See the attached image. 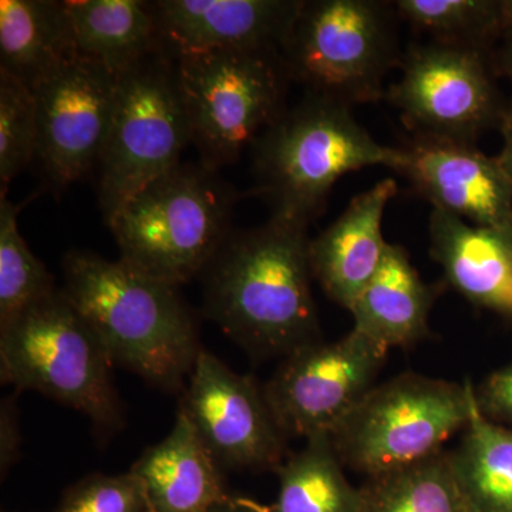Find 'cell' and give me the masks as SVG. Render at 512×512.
<instances>
[{
  "mask_svg": "<svg viewBox=\"0 0 512 512\" xmlns=\"http://www.w3.org/2000/svg\"><path fill=\"white\" fill-rule=\"evenodd\" d=\"M309 247L308 228L272 217L231 232L201 274L208 318L258 357L320 340Z\"/></svg>",
  "mask_w": 512,
  "mask_h": 512,
  "instance_id": "6da1fadb",
  "label": "cell"
},
{
  "mask_svg": "<svg viewBox=\"0 0 512 512\" xmlns=\"http://www.w3.org/2000/svg\"><path fill=\"white\" fill-rule=\"evenodd\" d=\"M64 295L99 336L113 365L161 390H180L200 355L198 329L175 286L123 259L87 251L63 258Z\"/></svg>",
  "mask_w": 512,
  "mask_h": 512,
  "instance_id": "7a4b0ae2",
  "label": "cell"
},
{
  "mask_svg": "<svg viewBox=\"0 0 512 512\" xmlns=\"http://www.w3.org/2000/svg\"><path fill=\"white\" fill-rule=\"evenodd\" d=\"M350 109L308 93L256 138V194L268 200L272 218L308 228L343 175L376 165L397 170L400 148L377 143Z\"/></svg>",
  "mask_w": 512,
  "mask_h": 512,
  "instance_id": "3957f363",
  "label": "cell"
},
{
  "mask_svg": "<svg viewBox=\"0 0 512 512\" xmlns=\"http://www.w3.org/2000/svg\"><path fill=\"white\" fill-rule=\"evenodd\" d=\"M238 200L220 171L180 163L134 195L107 225L120 259L178 288L202 274L227 241Z\"/></svg>",
  "mask_w": 512,
  "mask_h": 512,
  "instance_id": "277c9868",
  "label": "cell"
},
{
  "mask_svg": "<svg viewBox=\"0 0 512 512\" xmlns=\"http://www.w3.org/2000/svg\"><path fill=\"white\" fill-rule=\"evenodd\" d=\"M111 366L99 336L59 289L0 326L2 383L52 397L104 434L124 426Z\"/></svg>",
  "mask_w": 512,
  "mask_h": 512,
  "instance_id": "5b68a950",
  "label": "cell"
},
{
  "mask_svg": "<svg viewBox=\"0 0 512 512\" xmlns=\"http://www.w3.org/2000/svg\"><path fill=\"white\" fill-rule=\"evenodd\" d=\"M399 20L394 2H303L281 50L289 79L349 107L382 99L384 80L404 55Z\"/></svg>",
  "mask_w": 512,
  "mask_h": 512,
  "instance_id": "8992f818",
  "label": "cell"
},
{
  "mask_svg": "<svg viewBox=\"0 0 512 512\" xmlns=\"http://www.w3.org/2000/svg\"><path fill=\"white\" fill-rule=\"evenodd\" d=\"M201 163L220 171L286 110L291 82L278 50L229 49L174 59Z\"/></svg>",
  "mask_w": 512,
  "mask_h": 512,
  "instance_id": "52a82bcc",
  "label": "cell"
},
{
  "mask_svg": "<svg viewBox=\"0 0 512 512\" xmlns=\"http://www.w3.org/2000/svg\"><path fill=\"white\" fill-rule=\"evenodd\" d=\"M474 392L412 373L375 386L330 433L336 456L369 478L434 456L466 429Z\"/></svg>",
  "mask_w": 512,
  "mask_h": 512,
  "instance_id": "ba28073f",
  "label": "cell"
},
{
  "mask_svg": "<svg viewBox=\"0 0 512 512\" xmlns=\"http://www.w3.org/2000/svg\"><path fill=\"white\" fill-rule=\"evenodd\" d=\"M191 143L173 57L154 50L121 74L109 138L100 160L104 221L180 164Z\"/></svg>",
  "mask_w": 512,
  "mask_h": 512,
  "instance_id": "9c48e42d",
  "label": "cell"
},
{
  "mask_svg": "<svg viewBox=\"0 0 512 512\" xmlns=\"http://www.w3.org/2000/svg\"><path fill=\"white\" fill-rule=\"evenodd\" d=\"M400 69L386 97L414 136L476 144L503 127L511 106L487 53L430 40L410 46Z\"/></svg>",
  "mask_w": 512,
  "mask_h": 512,
  "instance_id": "30bf717a",
  "label": "cell"
},
{
  "mask_svg": "<svg viewBox=\"0 0 512 512\" xmlns=\"http://www.w3.org/2000/svg\"><path fill=\"white\" fill-rule=\"evenodd\" d=\"M387 352L353 329L336 342L316 340L284 357L264 390L285 436L332 433L375 387Z\"/></svg>",
  "mask_w": 512,
  "mask_h": 512,
  "instance_id": "8fae6325",
  "label": "cell"
},
{
  "mask_svg": "<svg viewBox=\"0 0 512 512\" xmlns=\"http://www.w3.org/2000/svg\"><path fill=\"white\" fill-rule=\"evenodd\" d=\"M180 410L221 470L278 471L284 464L288 437L264 387L205 350L197 357Z\"/></svg>",
  "mask_w": 512,
  "mask_h": 512,
  "instance_id": "7c38bea8",
  "label": "cell"
},
{
  "mask_svg": "<svg viewBox=\"0 0 512 512\" xmlns=\"http://www.w3.org/2000/svg\"><path fill=\"white\" fill-rule=\"evenodd\" d=\"M120 77L76 56L35 89L37 153L57 188H66L99 164L109 138Z\"/></svg>",
  "mask_w": 512,
  "mask_h": 512,
  "instance_id": "4fadbf2b",
  "label": "cell"
},
{
  "mask_svg": "<svg viewBox=\"0 0 512 512\" xmlns=\"http://www.w3.org/2000/svg\"><path fill=\"white\" fill-rule=\"evenodd\" d=\"M400 151L396 173L433 208L512 235V183L497 157L476 144L416 136Z\"/></svg>",
  "mask_w": 512,
  "mask_h": 512,
  "instance_id": "5bb4252c",
  "label": "cell"
},
{
  "mask_svg": "<svg viewBox=\"0 0 512 512\" xmlns=\"http://www.w3.org/2000/svg\"><path fill=\"white\" fill-rule=\"evenodd\" d=\"M302 0H160L150 3L157 47L173 57L212 50L281 52Z\"/></svg>",
  "mask_w": 512,
  "mask_h": 512,
  "instance_id": "9a60e30c",
  "label": "cell"
},
{
  "mask_svg": "<svg viewBox=\"0 0 512 512\" xmlns=\"http://www.w3.org/2000/svg\"><path fill=\"white\" fill-rule=\"evenodd\" d=\"M396 194V181H379L356 195L338 220L311 241L313 279L348 311L386 258L389 242L383 237V215Z\"/></svg>",
  "mask_w": 512,
  "mask_h": 512,
  "instance_id": "2e32d148",
  "label": "cell"
},
{
  "mask_svg": "<svg viewBox=\"0 0 512 512\" xmlns=\"http://www.w3.org/2000/svg\"><path fill=\"white\" fill-rule=\"evenodd\" d=\"M431 258L448 285L480 308L512 315V235L433 208Z\"/></svg>",
  "mask_w": 512,
  "mask_h": 512,
  "instance_id": "e0dca14e",
  "label": "cell"
},
{
  "mask_svg": "<svg viewBox=\"0 0 512 512\" xmlns=\"http://www.w3.org/2000/svg\"><path fill=\"white\" fill-rule=\"evenodd\" d=\"M130 471L154 512H208L229 495L221 467L181 410L170 434L148 447Z\"/></svg>",
  "mask_w": 512,
  "mask_h": 512,
  "instance_id": "ac0fdd59",
  "label": "cell"
},
{
  "mask_svg": "<svg viewBox=\"0 0 512 512\" xmlns=\"http://www.w3.org/2000/svg\"><path fill=\"white\" fill-rule=\"evenodd\" d=\"M433 301L406 249L389 244L379 272L350 308L353 329L387 350L412 346L429 335Z\"/></svg>",
  "mask_w": 512,
  "mask_h": 512,
  "instance_id": "d6986e66",
  "label": "cell"
},
{
  "mask_svg": "<svg viewBox=\"0 0 512 512\" xmlns=\"http://www.w3.org/2000/svg\"><path fill=\"white\" fill-rule=\"evenodd\" d=\"M79 56L64 2H0V70L29 89Z\"/></svg>",
  "mask_w": 512,
  "mask_h": 512,
  "instance_id": "ffe728a7",
  "label": "cell"
},
{
  "mask_svg": "<svg viewBox=\"0 0 512 512\" xmlns=\"http://www.w3.org/2000/svg\"><path fill=\"white\" fill-rule=\"evenodd\" d=\"M79 56L116 76L128 72L157 49L150 3L140 0L64 2Z\"/></svg>",
  "mask_w": 512,
  "mask_h": 512,
  "instance_id": "44dd1931",
  "label": "cell"
},
{
  "mask_svg": "<svg viewBox=\"0 0 512 512\" xmlns=\"http://www.w3.org/2000/svg\"><path fill=\"white\" fill-rule=\"evenodd\" d=\"M470 512H512V429L488 419L474 392L463 440L448 453Z\"/></svg>",
  "mask_w": 512,
  "mask_h": 512,
  "instance_id": "7402d4cb",
  "label": "cell"
},
{
  "mask_svg": "<svg viewBox=\"0 0 512 512\" xmlns=\"http://www.w3.org/2000/svg\"><path fill=\"white\" fill-rule=\"evenodd\" d=\"M276 473L274 512H363L362 488L353 487L343 474L330 434L306 439L305 447Z\"/></svg>",
  "mask_w": 512,
  "mask_h": 512,
  "instance_id": "603a6c76",
  "label": "cell"
},
{
  "mask_svg": "<svg viewBox=\"0 0 512 512\" xmlns=\"http://www.w3.org/2000/svg\"><path fill=\"white\" fill-rule=\"evenodd\" d=\"M362 494L363 512H470L444 451L369 478Z\"/></svg>",
  "mask_w": 512,
  "mask_h": 512,
  "instance_id": "cb8c5ba5",
  "label": "cell"
},
{
  "mask_svg": "<svg viewBox=\"0 0 512 512\" xmlns=\"http://www.w3.org/2000/svg\"><path fill=\"white\" fill-rule=\"evenodd\" d=\"M394 6L400 20L431 42L490 55L503 35L500 0H397Z\"/></svg>",
  "mask_w": 512,
  "mask_h": 512,
  "instance_id": "d4e9b609",
  "label": "cell"
},
{
  "mask_svg": "<svg viewBox=\"0 0 512 512\" xmlns=\"http://www.w3.org/2000/svg\"><path fill=\"white\" fill-rule=\"evenodd\" d=\"M19 208L0 200V326L56 291L55 279L20 235Z\"/></svg>",
  "mask_w": 512,
  "mask_h": 512,
  "instance_id": "484cf974",
  "label": "cell"
},
{
  "mask_svg": "<svg viewBox=\"0 0 512 512\" xmlns=\"http://www.w3.org/2000/svg\"><path fill=\"white\" fill-rule=\"evenodd\" d=\"M37 153L35 94L12 74L0 70V183L2 197Z\"/></svg>",
  "mask_w": 512,
  "mask_h": 512,
  "instance_id": "4316f807",
  "label": "cell"
},
{
  "mask_svg": "<svg viewBox=\"0 0 512 512\" xmlns=\"http://www.w3.org/2000/svg\"><path fill=\"white\" fill-rule=\"evenodd\" d=\"M56 512H154L136 474H92L64 491Z\"/></svg>",
  "mask_w": 512,
  "mask_h": 512,
  "instance_id": "83f0119b",
  "label": "cell"
},
{
  "mask_svg": "<svg viewBox=\"0 0 512 512\" xmlns=\"http://www.w3.org/2000/svg\"><path fill=\"white\" fill-rule=\"evenodd\" d=\"M476 399L488 419L512 426V365L488 377L476 390Z\"/></svg>",
  "mask_w": 512,
  "mask_h": 512,
  "instance_id": "f1b7e54d",
  "label": "cell"
},
{
  "mask_svg": "<svg viewBox=\"0 0 512 512\" xmlns=\"http://www.w3.org/2000/svg\"><path fill=\"white\" fill-rule=\"evenodd\" d=\"M22 430L18 396L5 397L0 403V474L2 480L8 476L10 468L18 463L22 451Z\"/></svg>",
  "mask_w": 512,
  "mask_h": 512,
  "instance_id": "f546056e",
  "label": "cell"
},
{
  "mask_svg": "<svg viewBox=\"0 0 512 512\" xmlns=\"http://www.w3.org/2000/svg\"><path fill=\"white\" fill-rule=\"evenodd\" d=\"M497 43L490 53L491 66L495 76H503L512 84V28L504 30Z\"/></svg>",
  "mask_w": 512,
  "mask_h": 512,
  "instance_id": "4dcf8cb0",
  "label": "cell"
},
{
  "mask_svg": "<svg viewBox=\"0 0 512 512\" xmlns=\"http://www.w3.org/2000/svg\"><path fill=\"white\" fill-rule=\"evenodd\" d=\"M208 512H274L272 507L247 497L229 494L221 503L215 504Z\"/></svg>",
  "mask_w": 512,
  "mask_h": 512,
  "instance_id": "1f68e13d",
  "label": "cell"
},
{
  "mask_svg": "<svg viewBox=\"0 0 512 512\" xmlns=\"http://www.w3.org/2000/svg\"><path fill=\"white\" fill-rule=\"evenodd\" d=\"M500 131L503 134L504 144L503 148H501V153L497 156V160L512 183V106L510 111H508L507 117H505Z\"/></svg>",
  "mask_w": 512,
  "mask_h": 512,
  "instance_id": "d6a6232c",
  "label": "cell"
},
{
  "mask_svg": "<svg viewBox=\"0 0 512 512\" xmlns=\"http://www.w3.org/2000/svg\"><path fill=\"white\" fill-rule=\"evenodd\" d=\"M500 22L503 32L512 28V0H500Z\"/></svg>",
  "mask_w": 512,
  "mask_h": 512,
  "instance_id": "836d02e7",
  "label": "cell"
},
{
  "mask_svg": "<svg viewBox=\"0 0 512 512\" xmlns=\"http://www.w3.org/2000/svg\"><path fill=\"white\" fill-rule=\"evenodd\" d=\"M2 512H5V511H2Z\"/></svg>",
  "mask_w": 512,
  "mask_h": 512,
  "instance_id": "e575fe53",
  "label": "cell"
}]
</instances>
